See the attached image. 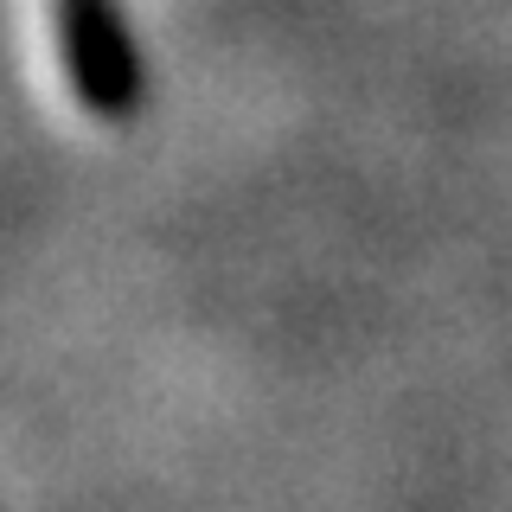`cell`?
<instances>
[{
  "mask_svg": "<svg viewBox=\"0 0 512 512\" xmlns=\"http://www.w3.org/2000/svg\"><path fill=\"white\" fill-rule=\"evenodd\" d=\"M52 26L77 109L96 122H128L141 109L148 77H141L135 26H128L122 0H52Z\"/></svg>",
  "mask_w": 512,
  "mask_h": 512,
  "instance_id": "cell-1",
  "label": "cell"
}]
</instances>
